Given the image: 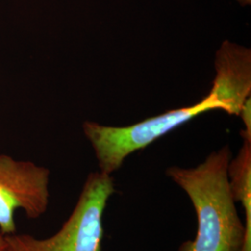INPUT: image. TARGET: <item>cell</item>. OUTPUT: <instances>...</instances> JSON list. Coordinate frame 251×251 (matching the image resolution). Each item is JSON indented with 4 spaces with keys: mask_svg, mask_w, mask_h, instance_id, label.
Here are the masks:
<instances>
[{
    "mask_svg": "<svg viewBox=\"0 0 251 251\" xmlns=\"http://www.w3.org/2000/svg\"><path fill=\"white\" fill-rule=\"evenodd\" d=\"M215 68V79L208 94L223 106V111L238 116L251 97V50L226 40L217 51Z\"/></svg>",
    "mask_w": 251,
    "mask_h": 251,
    "instance_id": "5",
    "label": "cell"
},
{
    "mask_svg": "<svg viewBox=\"0 0 251 251\" xmlns=\"http://www.w3.org/2000/svg\"><path fill=\"white\" fill-rule=\"evenodd\" d=\"M211 110H223V106L207 94L197 104L171 110L134 125L110 126L85 122L83 129L94 150L100 171L112 175L131 153L144 149L176 127Z\"/></svg>",
    "mask_w": 251,
    "mask_h": 251,
    "instance_id": "3",
    "label": "cell"
},
{
    "mask_svg": "<svg viewBox=\"0 0 251 251\" xmlns=\"http://www.w3.org/2000/svg\"><path fill=\"white\" fill-rule=\"evenodd\" d=\"M0 251H9L6 236L0 233Z\"/></svg>",
    "mask_w": 251,
    "mask_h": 251,
    "instance_id": "8",
    "label": "cell"
},
{
    "mask_svg": "<svg viewBox=\"0 0 251 251\" xmlns=\"http://www.w3.org/2000/svg\"><path fill=\"white\" fill-rule=\"evenodd\" d=\"M230 188L245 214V239L241 251H251V140L244 139L237 155L228 166Z\"/></svg>",
    "mask_w": 251,
    "mask_h": 251,
    "instance_id": "6",
    "label": "cell"
},
{
    "mask_svg": "<svg viewBox=\"0 0 251 251\" xmlns=\"http://www.w3.org/2000/svg\"><path fill=\"white\" fill-rule=\"evenodd\" d=\"M232 152L228 145L212 152L195 168L171 167L166 174L190 198L198 218L194 240L178 251H241L245 225L230 188L228 166Z\"/></svg>",
    "mask_w": 251,
    "mask_h": 251,
    "instance_id": "1",
    "label": "cell"
},
{
    "mask_svg": "<svg viewBox=\"0 0 251 251\" xmlns=\"http://www.w3.org/2000/svg\"><path fill=\"white\" fill-rule=\"evenodd\" d=\"M50 171L33 162L0 155V233H16L15 211L29 219L44 215L49 206Z\"/></svg>",
    "mask_w": 251,
    "mask_h": 251,
    "instance_id": "4",
    "label": "cell"
},
{
    "mask_svg": "<svg viewBox=\"0 0 251 251\" xmlns=\"http://www.w3.org/2000/svg\"><path fill=\"white\" fill-rule=\"evenodd\" d=\"M114 194L112 175L90 173L71 215L57 233L45 239L25 233L5 235L9 251H101L102 217Z\"/></svg>",
    "mask_w": 251,
    "mask_h": 251,
    "instance_id": "2",
    "label": "cell"
},
{
    "mask_svg": "<svg viewBox=\"0 0 251 251\" xmlns=\"http://www.w3.org/2000/svg\"><path fill=\"white\" fill-rule=\"evenodd\" d=\"M242 118L245 129L241 132L243 139L251 140V97L246 100L239 112V115Z\"/></svg>",
    "mask_w": 251,
    "mask_h": 251,
    "instance_id": "7",
    "label": "cell"
}]
</instances>
